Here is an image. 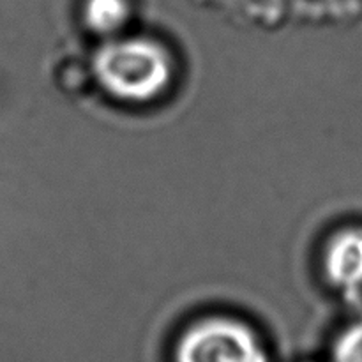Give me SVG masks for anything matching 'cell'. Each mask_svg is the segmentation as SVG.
<instances>
[{
  "label": "cell",
  "mask_w": 362,
  "mask_h": 362,
  "mask_svg": "<svg viewBox=\"0 0 362 362\" xmlns=\"http://www.w3.org/2000/svg\"><path fill=\"white\" fill-rule=\"evenodd\" d=\"M175 362H269V357L250 327L228 318H211L184 332Z\"/></svg>",
  "instance_id": "cell-2"
},
{
  "label": "cell",
  "mask_w": 362,
  "mask_h": 362,
  "mask_svg": "<svg viewBox=\"0 0 362 362\" xmlns=\"http://www.w3.org/2000/svg\"><path fill=\"white\" fill-rule=\"evenodd\" d=\"M329 279L346 296L362 292V228L343 230L332 239L325 253Z\"/></svg>",
  "instance_id": "cell-3"
},
{
  "label": "cell",
  "mask_w": 362,
  "mask_h": 362,
  "mask_svg": "<svg viewBox=\"0 0 362 362\" xmlns=\"http://www.w3.org/2000/svg\"><path fill=\"white\" fill-rule=\"evenodd\" d=\"M334 362H362V322L339 336L334 346Z\"/></svg>",
  "instance_id": "cell-5"
},
{
  "label": "cell",
  "mask_w": 362,
  "mask_h": 362,
  "mask_svg": "<svg viewBox=\"0 0 362 362\" xmlns=\"http://www.w3.org/2000/svg\"><path fill=\"white\" fill-rule=\"evenodd\" d=\"M129 16L127 0H87L85 20L92 30L99 34H112L126 23Z\"/></svg>",
  "instance_id": "cell-4"
},
{
  "label": "cell",
  "mask_w": 362,
  "mask_h": 362,
  "mask_svg": "<svg viewBox=\"0 0 362 362\" xmlns=\"http://www.w3.org/2000/svg\"><path fill=\"white\" fill-rule=\"evenodd\" d=\"M95 73L113 95L126 101H148L161 94L172 67L161 46L147 39H126L105 46L95 57Z\"/></svg>",
  "instance_id": "cell-1"
}]
</instances>
